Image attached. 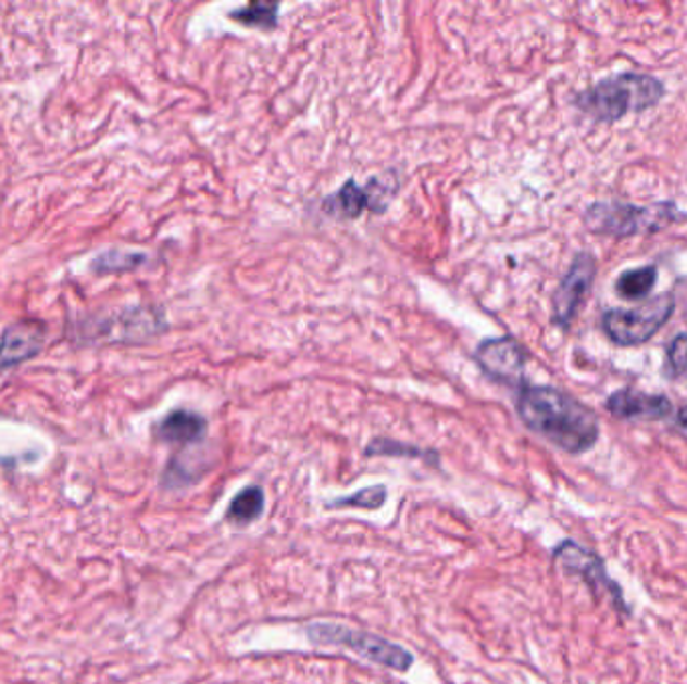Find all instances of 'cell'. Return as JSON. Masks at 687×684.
Wrapping results in <instances>:
<instances>
[{
  "label": "cell",
  "instance_id": "1",
  "mask_svg": "<svg viewBox=\"0 0 687 684\" xmlns=\"http://www.w3.org/2000/svg\"><path fill=\"white\" fill-rule=\"evenodd\" d=\"M516 414L530 432L573 456L589 452L599 440L594 409L553 385H523Z\"/></svg>",
  "mask_w": 687,
  "mask_h": 684
},
{
  "label": "cell",
  "instance_id": "2",
  "mask_svg": "<svg viewBox=\"0 0 687 684\" xmlns=\"http://www.w3.org/2000/svg\"><path fill=\"white\" fill-rule=\"evenodd\" d=\"M665 85L648 73H617L575 94V106L597 123H617L660 105Z\"/></svg>",
  "mask_w": 687,
  "mask_h": 684
},
{
  "label": "cell",
  "instance_id": "3",
  "mask_svg": "<svg viewBox=\"0 0 687 684\" xmlns=\"http://www.w3.org/2000/svg\"><path fill=\"white\" fill-rule=\"evenodd\" d=\"M686 219L687 213L675 201L635 205L611 199L595 201L583 213L585 227L591 233L611 239L649 238Z\"/></svg>",
  "mask_w": 687,
  "mask_h": 684
},
{
  "label": "cell",
  "instance_id": "4",
  "mask_svg": "<svg viewBox=\"0 0 687 684\" xmlns=\"http://www.w3.org/2000/svg\"><path fill=\"white\" fill-rule=\"evenodd\" d=\"M674 312V293L663 291L632 309H605L601 316V329L608 335L609 342L620 347H635L648 343L670 321Z\"/></svg>",
  "mask_w": 687,
  "mask_h": 684
},
{
  "label": "cell",
  "instance_id": "5",
  "mask_svg": "<svg viewBox=\"0 0 687 684\" xmlns=\"http://www.w3.org/2000/svg\"><path fill=\"white\" fill-rule=\"evenodd\" d=\"M308 636L312 643L322 646H346L360 657L383 664L395 671H409L414 658L402 646L392 645L376 634L352 631L340 624L316 622L308 626Z\"/></svg>",
  "mask_w": 687,
  "mask_h": 684
},
{
  "label": "cell",
  "instance_id": "6",
  "mask_svg": "<svg viewBox=\"0 0 687 684\" xmlns=\"http://www.w3.org/2000/svg\"><path fill=\"white\" fill-rule=\"evenodd\" d=\"M597 276V262L589 251H582L573 257L567 274L561 277L551 300V319L557 328L567 329L573 319L579 316L583 305L594 290Z\"/></svg>",
  "mask_w": 687,
  "mask_h": 684
},
{
  "label": "cell",
  "instance_id": "7",
  "mask_svg": "<svg viewBox=\"0 0 687 684\" xmlns=\"http://www.w3.org/2000/svg\"><path fill=\"white\" fill-rule=\"evenodd\" d=\"M475 359L490 380L504 385H521L527 366V352L513 338H495L476 347Z\"/></svg>",
  "mask_w": 687,
  "mask_h": 684
},
{
  "label": "cell",
  "instance_id": "8",
  "mask_svg": "<svg viewBox=\"0 0 687 684\" xmlns=\"http://www.w3.org/2000/svg\"><path fill=\"white\" fill-rule=\"evenodd\" d=\"M605 409L617 420L658 421L672 416L674 406L663 394H648L634 388H623L605 400Z\"/></svg>",
  "mask_w": 687,
  "mask_h": 684
},
{
  "label": "cell",
  "instance_id": "9",
  "mask_svg": "<svg viewBox=\"0 0 687 684\" xmlns=\"http://www.w3.org/2000/svg\"><path fill=\"white\" fill-rule=\"evenodd\" d=\"M555 560L567 574L585 580L595 593L609 591V593L615 594L620 600V588H615V584L605 574L603 562L594 553L585 550L579 544H575L571 540H565L555 550Z\"/></svg>",
  "mask_w": 687,
  "mask_h": 684
},
{
  "label": "cell",
  "instance_id": "10",
  "mask_svg": "<svg viewBox=\"0 0 687 684\" xmlns=\"http://www.w3.org/2000/svg\"><path fill=\"white\" fill-rule=\"evenodd\" d=\"M45 343V328L37 321H18L0 338V369L13 368L37 356Z\"/></svg>",
  "mask_w": 687,
  "mask_h": 684
},
{
  "label": "cell",
  "instance_id": "11",
  "mask_svg": "<svg viewBox=\"0 0 687 684\" xmlns=\"http://www.w3.org/2000/svg\"><path fill=\"white\" fill-rule=\"evenodd\" d=\"M374 181L366 187H358L354 181L342 185L332 198L324 201V211L338 219H357L366 210L376 211L378 198L383 193H372Z\"/></svg>",
  "mask_w": 687,
  "mask_h": 684
},
{
  "label": "cell",
  "instance_id": "12",
  "mask_svg": "<svg viewBox=\"0 0 687 684\" xmlns=\"http://www.w3.org/2000/svg\"><path fill=\"white\" fill-rule=\"evenodd\" d=\"M208 430V423L193 411L177 409L158 426V435L170 444H196Z\"/></svg>",
  "mask_w": 687,
  "mask_h": 684
},
{
  "label": "cell",
  "instance_id": "13",
  "mask_svg": "<svg viewBox=\"0 0 687 684\" xmlns=\"http://www.w3.org/2000/svg\"><path fill=\"white\" fill-rule=\"evenodd\" d=\"M655 283H658V267L641 265L634 269H625L622 276L615 279V293L622 300L635 302V300L648 297L649 291L655 288Z\"/></svg>",
  "mask_w": 687,
  "mask_h": 684
},
{
  "label": "cell",
  "instance_id": "14",
  "mask_svg": "<svg viewBox=\"0 0 687 684\" xmlns=\"http://www.w3.org/2000/svg\"><path fill=\"white\" fill-rule=\"evenodd\" d=\"M264 512V492L258 486L241 490L227 508V520L236 524H250Z\"/></svg>",
  "mask_w": 687,
  "mask_h": 684
},
{
  "label": "cell",
  "instance_id": "15",
  "mask_svg": "<svg viewBox=\"0 0 687 684\" xmlns=\"http://www.w3.org/2000/svg\"><path fill=\"white\" fill-rule=\"evenodd\" d=\"M278 2H251L234 11L229 18L248 27L272 28L278 25Z\"/></svg>",
  "mask_w": 687,
  "mask_h": 684
},
{
  "label": "cell",
  "instance_id": "16",
  "mask_svg": "<svg viewBox=\"0 0 687 684\" xmlns=\"http://www.w3.org/2000/svg\"><path fill=\"white\" fill-rule=\"evenodd\" d=\"M146 262L143 253H135V251L113 250L107 251L103 255L97 257L93 267L99 274H109V271H129Z\"/></svg>",
  "mask_w": 687,
  "mask_h": 684
},
{
  "label": "cell",
  "instance_id": "17",
  "mask_svg": "<svg viewBox=\"0 0 687 684\" xmlns=\"http://www.w3.org/2000/svg\"><path fill=\"white\" fill-rule=\"evenodd\" d=\"M386 502V487L371 486L360 490L352 496L338 498L330 504V508H366V510H376Z\"/></svg>",
  "mask_w": 687,
  "mask_h": 684
},
{
  "label": "cell",
  "instance_id": "18",
  "mask_svg": "<svg viewBox=\"0 0 687 684\" xmlns=\"http://www.w3.org/2000/svg\"><path fill=\"white\" fill-rule=\"evenodd\" d=\"M665 364L674 378L687 373V333H677L665 347Z\"/></svg>",
  "mask_w": 687,
  "mask_h": 684
},
{
  "label": "cell",
  "instance_id": "19",
  "mask_svg": "<svg viewBox=\"0 0 687 684\" xmlns=\"http://www.w3.org/2000/svg\"><path fill=\"white\" fill-rule=\"evenodd\" d=\"M366 454L371 456V454H407V456H423V452L421 449H416V447L402 446V444H398V442H388V440H376V442H372L369 449H366Z\"/></svg>",
  "mask_w": 687,
  "mask_h": 684
},
{
  "label": "cell",
  "instance_id": "20",
  "mask_svg": "<svg viewBox=\"0 0 687 684\" xmlns=\"http://www.w3.org/2000/svg\"><path fill=\"white\" fill-rule=\"evenodd\" d=\"M675 426L687 434V404L677 409V414H675Z\"/></svg>",
  "mask_w": 687,
  "mask_h": 684
}]
</instances>
